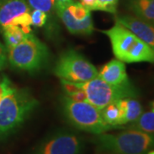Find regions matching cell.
<instances>
[{
  "label": "cell",
  "mask_w": 154,
  "mask_h": 154,
  "mask_svg": "<svg viewBox=\"0 0 154 154\" xmlns=\"http://www.w3.org/2000/svg\"><path fill=\"white\" fill-rule=\"evenodd\" d=\"M38 105L29 90L12 85L0 101V141L17 132Z\"/></svg>",
  "instance_id": "obj_1"
},
{
  "label": "cell",
  "mask_w": 154,
  "mask_h": 154,
  "mask_svg": "<svg viewBox=\"0 0 154 154\" xmlns=\"http://www.w3.org/2000/svg\"><path fill=\"white\" fill-rule=\"evenodd\" d=\"M101 32L110 38L116 59L127 63H154V50L124 26L116 22L112 28Z\"/></svg>",
  "instance_id": "obj_2"
},
{
  "label": "cell",
  "mask_w": 154,
  "mask_h": 154,
  "mask_svg": "<svg viewBox=\"0 0 154 154\" xmlns=\"http://www.w3.org/2000/svg\"><path fill=\"white\" fill-rule=\"evenodd\" d=\"M95 141L107 154H147L154 149V134L127 128L116 134H97Z\"/></svg>",
  "instance_id": "obj_3"
},
{
  "label": "cell",
  "mask_w": 154,
  "mask_h": 154,
  "mask_svg": "<svg viewBox=\"0 0 154 154\" xmlns=\"http://www.w3.org/2000/svg\"><path fill=\"white\" fill-rule=\"evenodd\" d=\"M7 59L13 68L33 73L46 66L50 51L46 45L31 33L21 43L7 49Z\"/></svg>",
  "instance_id": "obj_4"
},
{
  "label": "cell",
  "mask_w": 154,
  "mask_h": 154,
  "mask_svg": "<svg viewBox=\"0 0 154 154\" xmlns=\"http://www.w3.org/2000/svg\"><path fill=\"white\" fill-rule=\"evenodd\" d=\"M63 110L67 120L80 130L97 135L112 129L102 118L100 110L88 101L75 102L64 96Z\"/></svg>",
  "instance_id": "obj_5"
},
{
  "label": "cell",
  "mask_w": 154,
  "mask_h": 154,
  "mask_svg": "<svg viewBox=\"0 0 154 154\" xmlns=\"http://www.w3.org/2000/svg\"><path fill=\"white\" fill-rule=\"evenodd\" d=\"M76 83L87 94V101L100 110L106 105L119 99H136L139 96V90L132 82L122 86H114L96 76L88 82Z\"/></svg>",
  "instance_id": "obj_6"
},
{
  "label": "cell",
  "mask_w": 154,
  "mask_h": 154,
  "mask_svg": "<svg viewBox=\"0 0 154 154\" xmlns=\"http://www.w3.org/2000/svg\"><path fill=\"white\" fill-rule=\"evenodd\" d=\"M53 72L60 80L72 82H85L98 76L99 74L93 63L81 53L72 49L59 56Z\"/></svg>",
  "instance_id": "obj_7"
},
{
  "label": "cell",
  "mask_w": 154,
  "mask_h": 154,
  "mask_svg": "<svg viewBox=\"0 0 154 154\" xmlns=\"http://www.w3.org/2000/svg\"><path fill=\"white\" fill-rule=\"evenodd\" d=\"M55 11L69 33L90 35L94 31L91 11L80 2L74 0L67 3L56 2Z\"/></svg>",
  "instance_id": "obj_8"
},
{
  "label": "cell",
  "mask_w": 154,
  "mask_h": 154,
  "mask_svg": "<svg viewBox=\"0 0 154 154\" xmlns=\"http://www.w3.org/2000/svg\"><path fill=\"white\" fill-rule=\"evenodd\" d=\"M84 144L79 135L61 131L45 139L31 154H81Z\"/></svg>",
  "instance_id": "obj_9"
},
{
  "label": "cell",
  "mask_w": 154,
  "mask_h": 154,
  "mask_svg": "<svg viewBox=\"0 0 154 154\" xmlns=\"http://www.w3.org/2000/svg\"><path fill=\"white\" fill-rule=\"evenodd\" d=\"M9 25L19 26L31 33V7L26 0L0 2V28Z\"/></svg>",
  "instance_id": "obj_10"
},
{
  "label": "cell",
  "mask_w": 154,
  "mask_h": 154,
  "mask_svg": "<svg viewBox=\"0 0 154 154\" xmlns=\"http://www.w3.org/2000/svg\"><path fill=\"white\" fill-rule=\"evenodd\" d=\"M116 22L124 26L154 50V25L134 16H122Z\"/></svg>",
  "instance_id": "obj_11"
},
{
  "label": "cell",
  "mask_w": 154,
  "mask_h": 154,
  "mask_svg": "<svg viewBox=\"0 0 154 154\" xmlns=\"http://www.w3.org/2000/svg\"><path fill=\"white\" fill-rule=\"evenodd\" d=\"M98 76L105 82L114 86H122L131 82L127 74L125 63L116 58L110 60L103 66Z\"/></svg>",
  "instance_id": "obj_12"
},
{
  "label": "cell",
  "mask_w": 154,
  "mask_h": 154,
  "mask_svg": "<svg viewBox=\"0 0 154 154\" xmlns=\"http://www.w3.org/2000/svg\"><path fill=\"white\" fill-rule=\"evenodd\" d=\"M117 103L121 109V118L119 126H126L135 121L143 113L141 104L135 98H125L117 100Z\"/></svg>",
  "instance_id": "obj_13"
},
{
  "label": "cell",
  "mask_w": 154,
  "mask_h": 154,
  "mask_svg": "<svg viewBox=\"0 0 154 154\" xmlns=\"http://www.w3.org/2000/svg\"><path fill=\"white\" fill-rule=\"evenodd\" d=\"M127 5L135 17L154 25V0H127Z\"/></svg>",
  "instance_id": "obj_14"
},
{
  "label": "cell",
  "mask_w": 154,
  "mask_h": 154,
  "mask_svg": "<svg viewBox=\"0 0 154 154\" xmlns=\"http://www.w3.org/2000/svg\"><path fill=\"white\" fill-rule=\"evenodd\" d=\"M5 38L6 49L13 47L24 40L29 33L19 26L9 25L0 28Z\"/></svg>",
  "instance_id": "obj_15"
},
{
  "label": "cell",
  "mask_w": 154,
  "mask_h": 154,
  "mask_svg": "<svg viewBox=\"0 0 154 154\" xmlns=\"http://www.w3.org/2000/svg\"><path fill=\"white\" fill-rule=\"evenodd\" d=\"M127 128L136 129L154 134V111L143 112L135 121L126 125Z\"/></svg>",
  "instance_id": "obj_16"
},
{
  "label": "cell",
  "mask_w": 154,
  "mask_h": 154,
  "mask_svg": "<svg viewBox=\"0 0 154 154\" xmlns=\"http://www.w3.org/2000/svg\"><path fill=\"white\" fill-rule=\"evenodd\" d=\"M100 112L102 118L108 125L112 127V128H118L119 121L121 118V109L117 101L112 102L106 105L104 109L100 110Z\"/></svg>",
  "instance_id": "obj_17"
},
{
  "label": "cell",
  "mask_w": 154,
  "mask_h": 154,
  "mask_svg": "<svg viewBox=\"0 0 154 154\" xmlns=\"http://www.w3.org/2000/svg\"><path fill=\"white\" fill-rule=\"evenodd\" d=\"M30 7L33 10H39L47 15L55 11L56 0H28Z\"/></svg>",
  "instance_id": "obj_18"
},
{
  "label": "cell",
  "mask_w": 154,
  "mask_h": 154,
  "mask_svg": "<svg viewBox=\"0 0 154 154\" xmlns=\"http://www.w3.org/2000/svg\"><path fill=\"white\" fill-rule=\"evenodd\" d=\"M95 1H96L95 11H105L111 14L116 13L118 0H95Z\"/></svg>",
  "instance_id": "obj_19"
},
{
  "label": "cell",
  "mask_w": 154,
  "mask_h": 154,
  "mask_svg": "<svg viewBox=\"0 0 154 154\" xmlns=\"http://www.w3.org/2000/svg\"><path fill=\"white\" fill-rule=\"evenodd\" d=\"M48 15L42 11L33 10L31 11V23L32 26L36 28H41L45 25L47 22Z\"/></svg>",
  "instance_id": "obj_20"
},
{
  "label": "cell",
  "mask_w": 154,
  "mask_h": 154,
  "mask_svg": "<svg viewBox=\"0 0 154 154\" xmlns=\"http://www.w3.org/2000/svg\"><path fill=\"white\" fill-rule=\"evenodd\" d=\"M66 97L69 99L75 102H81V101H87V94L83 91L82 89H79L74 93L66 94Z\"/></svg>",
  "instance_id": "obj_21"
},
{
  "label": "cell",
  "mask_w": 154,
  "mask_h": 154,
  "mask_svg": "<svg viewBox=\"0 0 154 154\" xmlns=\"http://www.w3.org/2000/svg\"><path fill=\"white\" fill-rule=\"evenodd\" d=\"M12 85L13 84L7 77L4 76L0 79V101L2 100L3 97L5 96V94L7 93V91Z\"/></svg>",
  "instance_id": "obj_22"
},
{
  "label": "cell",
  "mask_w": 154,
  "mask_h": 154,
  "mask_svg": "<svg viewBox=\"0 0 154 154\" xmlns=\"http://www.w3.org/2000/svg\"><path fill=\"white\" fill-rule=\"evenodd\" d=\"M7 49L5 45L0 42V69H4L7 63Z\"/></svg>",
  "instance_id": "obj_23"
},
{
  "label": "cell",
  "mask_w": 154,
  "mask_h": 154,
  "mask_svg": "<svg viewBox=\"0 0 154 154\" xmlns=\"http://www.w3.org/2000/svg\"><path fill=\"white\" fill-rule=\"evenodd\" d=\"M79 1L84 7H86L89 11H95V8H96L95 0H79Z\"/></svg>",
  "instance_id": "obj_24"
},
{
  "label": "cell",
  "mask_w": 154,
  "mask_h": 154,
  "mask_svg": "<svg viewBox=\"0 0 154 154\" xmlns=\"http://www.w3.org/2000/svg\"><path fill=\"white\" fill-rule=\"evenodd\" d=\"M150 107H151V110H152V111H154V100L150 103Z\"/></svg>",
  "instance_id": "obj_25"
},
{
  "label": "cell",
  "mask_w": 154,
  "mask_h": 154,
  "mask_svg": "<svg viewBox=\"0 0 154 154\" xmlns=\"http://www.w3.org/2000/svg\"><path fill=\"white\" fill-rule=\"evenodd\" d=\"M70 0H56V2H58V3H67Z\"/></svg>",
  "instance_id": "obj_26"
},
{
  "label": "cell",
  "mask_w": 154,
  "mask_h": 154,
  "mask_svg": "<svg viewBox=\"0 0 154 154\" xmlns=\"http://www.w3.org/2000/svg\"><path fill=\"white\" fill-rule=\"evenodd\" d=\"M147 154H154V149L151 150V151H149L148 153H147Z\"/></svg>",
  "instance_id": "obj_27"
},
{
  "label": "cell",
  "mask_w": 154,
  "mask_h": 154,
  "mask_svg": "<svg viewBox=\"0 0 154 154\" xmlns=\"http://www.w3.org/2000/svg\"><path fill=\"white\" fill-rule=\"evenodd\" d=\"M0 70H1V69H0Z\"/></svg>",
  "instance_id": "obj_28"
}]
</instances>
